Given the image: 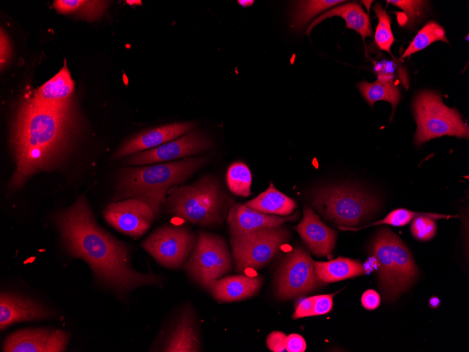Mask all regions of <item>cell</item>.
Returning <instances> with one entry per match:
<instances>
[{"mask_svg":"<svg viewBox=\"0 0 469 352\" xmlns=\"http://www.w3.org/2000/svg\"><path fill=\"white\" fill-rule=\"evenodd\" d=\"M55 221L68 252L86 261L106 285L125 292L160 282L159 277L132 268L127 247L96 223L85 197L59 212Z\"/></svg>","mask_w":469,"mask_h":352,"instance_id":"cell-1","label":"cell"},{"mask_svg":"<svg viewBox=\"0 0 469 352\" xmlns=\"http://www.w3.org/2000/svg\"><path fill=\"white\" fill-rule=\"evenodd\" d=\"M72 104L53 107L31 99L17 110L11 130L15 170L11 185H22L32 175L54 167L66 152L75 129Z\"/></svg>","mask_w":469,"mask_h":352,"instance_id":"cell-2","label":"cell"},{"mask_svg":"<svg viewBox=\"0 0 469 352\" xmlns=\"http://www.w3.org/2000/svg\"><path fill=\"white\" fill-rule=\"evenodd\" d=\"M208 160L204 156L155 165L122 169L119 176L118 198H138L145 202L158 216L167 194L184 183Z\"/></svg>","mask_w":469,"mask_h":352,"instance_id":"cell-3","label":"cell"},{"mask_svg":"<svg viewBox=\"0 0 469 352\" xmlns=\"http://www.w3.org/2000/svg\"><path fill=\"white\" fill-rule=\"evenodd\" d=\"M166 204L169 211L186 222L202 227H215L223 221L230 198L213 176H204L194 183L172 188Z\"/></svg>","mask_w":469,"mask_h":352,"instance_id":"cell-4","label":"cell"},{"mask_svg":"<svg viewBox=\"0 0 469 352\" xmlns=\"http://www.w3.org/2000/svg\"><path fill=\"white\" fill-rule=\"evenodd\" d=\"M378 263V282L387 301H393L414 282L418 269L409 249L389 228L378 230L371 247Z\"/></svg>","mask_w":469,"mask_h":352,"instance_id":"cell-5","label":"cell"},{"mask_svg":"<svg viewBox=\"0 0 469 352\" xmlns=\"http://www.w3.org/2000/svg\"><path fill=\"white\" fill-rule=\"evenodd\" d=\"M313 207L326 220L351 228L366 220L376 211L378 203L369 193L348 185H329L312 193Z\"/></svg>","mask_w":469,"mask_h":352,"instance_id":"cell-6","label":"cell"},{"mask_svg":"<svg viewBox=\"0 0 469 352\" xmlns=\"http://www.w3.org/2000/svg\"><path fill=\"white\" fill-rule=\"evenodd\" d=\"M413 110L417 124L414 141L417 145L442 136H469L468 126L460 113L447 106L435 91L419 92L414 99Z\"/></svg>","mask_w":469,"mask_h":352,"instance_id":"cell-7","label":"cell"},{"mask_svg":"<svg viewBox=\"0 0 469 352\" xmlns=\"http://www.w3.org/2000/svg\"><path fill=\"white\" fill-rule=\"evenodd\" d=\"M289 238V231L281 226L231 236L237 270L243 272L263 267L275 257Z\"/></svg>","mask_w":469,"mask_h":352,"instance_id":"cell-8","label":"cell"},{"mask_svg":"<svg viewBox=\"0 0 469 352\" xmlns=\"http://www.w3.org/2000/svg\"><path fill=\"white\" fill-rule=\"evenodd\" d=\"M184 268L202 287L209 290L211 283L231 269L227 245L218 235L199 232Z\"/></svg>","mask_w":469,"mask_h":352,"instance_id":"cell-9","label":"cell"},{"mask_svg":"<svg viewBox=\"0 0 469 352\" xmlns=\"http://www.w3.org/2000/svg\"><path fill=\"white\" fill-rule=\"evenodd\" d=\"M196 240L187 228L166 226L148 236L142 247L161 265L177 268L184 263L193 250Z\"/></svg>","mask_w":469,"mask_h":352,"instance_id":"cell-10","label":"cell"},{"mask_svg":"<svg viewBox=\"0 0 469 352\" xmlns=\"http://www.w3.org/2000/svg\"><path fill=\"white\" fill-rule=\"evenodd\" d=\"M318 283L314 261L303 249L296 247L281 264L275 287L280 299H289L312 291Z\"/></svg>","mask_w":469,"mask_h":352,"instance_id":"cell-11","label":"cell"},{"mask_svg":"<svg viewBox=\"0 0 469 352\" xmlns=\"http://www.w3.org/2000/svg\"><path fill=\"white\" fill-rule=\"evenodd\" d=\"M211 145V140L205 133L191 130L154 148L131 155L124 164L146 165L182 159L199 154Z\"/></svg>","mask_w":469,"mask_h":352,"instance_id":"cell-12","label":"cell"},{"mask_svg":"<svg viewBox=\"0 0 469 352\" xmlns=\"http://www.w3.org/2000/svg\"><path fill=\"white\" fill-rule=\"evenodd\" d=\"M103 216L114 228L133 237L144 235L155 218L151 207L138 198L110 204L105 209Z\"/></svg>","mask_w":469,"mask_h":352,"instance_id":"cell-13","label":"cell"},{"mask_svg":"<svg viewBox=\"0 0 469 352\" xmlns=\"http://www.w3.org/2000/svg\"><path fill=\"white\" fill-rule=\"evenodd\" d=\"M70 335L64 331L47 328H29L10 334L4 343L5 352H62L66 349Z\"/></svg>","mask_w":469,"mask_h":352,"instance_id":"cell-14","label":"cell"},{"mask_svg":"<svg viewBox=\"0 0 469 352\" xmlns=\"http://www.w3.org/2000/svg\"><path fill=\"white\" fill-rule=\"evenodd\" d=\"M194 126V122H178L140 132L125 141L114 153L112 157L117 159L154 148L181 136L191 131Z\"/></svg>","mask_w":469,"mask_h":352,"instance_id":"cell-15","label":"cell"},{"mask_svg":"<svg viewBox=\"0 0 469 352\" xmlns=\"http://www.w3.org/2000/svg\"><path fill=\"white\" fill-rule=\"evenodd\" d=\"M296 230L317 256H326L334 248L336 232L326 226L309 206L304 208L303 219Z\"/></svg>","mask_w":469,"mask_h":352,"instance_id":"cell-16","label":"cell"},{"mask_svg":"<svg viewBox=\"0 0 469 352\" xmlns=\"http://www.w3.org/2000/svg\"><path fill=\"white\" fill-rule=\"evenodd\" d=\"M298 218V215L279 216L264 214L248 207L245 204H232L227 214L230 236L246 234L259 229L281 226Z\"/></svg>","mask_w":469,"mask_h":352,"instance_id":"cell-17","label":"cell"},{"mask_svg":"<svg viewBox=\"0 0 469 352\" xmlns=\"http://www.w3.org/2000/svg\"><path fill=\"white\" fill-rule=\"evenodd\" d=\"M39 303L18 294L1 292L0 296V328L22 321L46 319L52 316Z\"/></svg>","mask_w":469,"mask_h":352,"instance_id":"cell-18","label":"cell"},{"mask_svg":"<svg viewBox=\"0 0 469 352\" xmlns=\"http://www.w3.org/2000/svg\"><path fill=\"white\" fill-rule=\"evenodd\" d=\"M74 82L67 68L66 60L60 71L39 86L30 99L43 106L61 107L72 103Z\"/></svg>","mask_w":469,"mask_h":352,"instance_id":"cell-19","label":"cell"},{"mask_svg":"<svg viewBox=\"0 0 469 352\" xmlns=\"http://www.w3.org/2000/svg\"><path fill=\"white\" fill-rule=\"evenodd\" d=\"M262 282L260 276L230 275L214 280L209 290L213 296L219 301H235L256 294L260 289Z\"/></svg>","mask_w":469,"mask_h":352,"instance_id":"cell-20","label":"cell"},{"mask_svg":"<svg viewBox=\"0 0 469 352\" xmlns=\"http://www.w3.org/2000/svg\"><path fill=\"white\" fill-rule=\"evenodd\" d=\"M164 351L194 352L200 351V341L193 312L185 309L171 329L163 348Z\"/></svg>","mask_w":469,"mask_h":352,"instance_id":"cell-21","label":"cell"},{"mask_svg":"<svg viewBox=\"0 0 469 352\" xmlns=\"http://www.w3.org/2000/svg\"><path fill=\"white\" fill-rule=\"evenodd\" d=\"M333 16H339L343 18L345 21L346 27L355 30L362 36L364 41L366 37L371 36L369 17L364 12L361 5L357 2H349L336 6L324 12L309 25L305 34L309 35L313 27L317 25L324 20Z\"/></svg>","mask_w":469,"mask_h":352,"instance_id":"cell-22","label":"cell"},{"mask_svg":"<svg viewBox=\"0 0 469 352\" xmlns=\"http://www.w3.org/2000/svg\"><path fill=\"white\" fill-rule=\"evenodd\" d=\"M245 204L253 210L281 216H290L297 207L296 202L276 189L272 183H270L266 190Z\"/></svg>","mask_w":469,"mask_h":352,"instance_id":"cell-23","label":"cell"},{"mask_svg":"<svg viewBox=\"0 0 469 352\" xmlns=\"http://www.w3.org/2000/svg\"><path fill=\"white\" fill-rule=\"evenodd\" d=\"M317 278L319 283L333 282L364 273L362 265L357 261L339 257L319 262L314 261Z\"/></svg>","mask_w":469,"mask_h":352,"instance_id":"cell-24","label":"cell"},{"mask_svg":"<svg viewBox=\"0 0 469 352\" xmlns=\"http://www.w3.org/2000/svg\"><path fill=\"white\" fill-rule=\"evenodd\" d=\"M357 87L371 107L378 100L390 103L392 107V117L401 98L400 91L394 82L377 79L369 83L362 81L357 84Z\"/></svg>","mask_w":469,"mask_h":352,"instance_id":"cell-25","label":"cell"},{"mask_svg":"<svg viewBox=\"0 0 469 352\" xmlns=\"http://www.w3.org/2000/svg\"><path fill=\"white\" fill-rule=\"evenodd\" d=\"M345 1L341 0H308L294 1L290 13L291 26L300 31L317 15Z\"/></svg>","mask_w":469,"mask_h":352,"instance_id":"cell-26","label":"cell"},{"mask_svg":"<svg viewBox=\"0 0 469 352\" xmlns=\"http://www.w3.org/2000/svg\"><path fill=\"white\" fill-rule=\"evenodd\" d=\"M437 41L449 43L444 29L436 22L430 21L416 34L400 57V60L409 57L411 54L425 48Z\"/></svg>","mask_w":469,"mask_h":352,"instance_id":"cell-27","label":"cell"},{"mask_svg":"<svg viewBox=\"0 0 469 352\" xmlns=\"http://www.w3.org/2000/svg\"><path fill=\"white\" fill-rule=\"evenodd\" d=\"M226 182L229 190L234 195L248 197L251 193V173L247 165L242 162H235L228 167Z\"/></svg>","mask_w":469,"mask_h":352,"instance_id":"cell-28","label":"cell"},{"mask_svg":"<svg viewBox=\"0 0 469 352\" xmlns=\"http://www.w3.org/2000/svg\"><path fill=\"white\" fill-rule=\"evenodd\" d=\"M374 11L378 20L375 32L376 44L392 56L390 48L395 39L391 30V18L379 3L374 6Z\"/></svg>","mask_w":469,"mask_h":352,"instance_id":"cell-29","label":"cell"},{"mask_svg":"<svg viewBox=\"0 0 469 352\" xmlns=\"http://www.w3.org/2000/svg\"><path fill=\"white\" fill-rule=\"evenodd\" d=\"M418 216H427L433 219H449L453 217L450 215H444L435 213L427 212H416L409 209L403 208L396 209L390 211L385 218L378 221L374 222L366 226L364 228L371 226H377L381 224H386L396 227H401L406 226L414 218Z\"/></svg>","mask_w":469,"mask_h":352,"instance_id":"cell-30","label":"cell"},{"mask_svg":"<svg viewBox=\"0 0 469 352\" xmlns=\"http://www.w3.org/2000/svg\"><path fill=\"white\" fill-rule=\"evenodd\" d=\"M387 3L391 4L401 8L406 20L404 25L413 27L416 25L424 16L425 6L428 1L421 0H388Z\"/></svg>","mask_w":469,"mask_h":352,"instance_id":"cell-31","label":"cell"},{"mask_svg":"<svg viewBox=\"0 0 469 352\" xmlns=\"http://www.w3.org/2000/svg\"><path fill=\"white\" fill-rule=\"evenodd\" d=\"M411 221V232L416 239L427 241L435 236L437 226L433 219L427 216H418Z\"/></svg>","mask_w":469,"mask_h":352,"instance_id":"cell-32","label":"cell"},{"mask_svg":"<svg viewBox=\"0 0 469 352\" xmlns=\"http://www.w3.org/2000/svg\"><path fill=\"white\" fill-rule=\"evenodd\" d=\"M107 4L103 1H84L76 13L88 20L95 19L104 13Z\"/></svg>","mask_w":469,"mask_h":352,"instance_id":"cell-33","label":"cell"},{"mask_svg":"<svg viewBox=\"0 0 469 352\" xmlns=\"http://www.w3.org/2000/svg\"><path fill=\"white\" fill-rule=\"evenodd\" d=\"M335 294L315 296L312 316L324 315L333 307V297Z\"/></svg>","mask_w":469,"mask_h":352,"instance_id":"cell-34","label":"cell"},{"mask_svg":"<svg viewBox=\"0 0 469 352\" xmlns=\"http://www.w3.org/2000/svg\"><path fill=\"white\" fill-rule=\"evenodd\" d=\"M286 335L278 331L271 332L267 337V346L273 352L287 351L285 347Z\"/></svg>","mask_w":469,"mask_h":352,"instance_id":"cell-35","label":"cell"},{"mask_svg":"<svg viewBox=\"0 0 469 352\" xmlns=\"http://www.w3.org/2000/svg\"><path fill=\"white\" fill-rule=\"evenodd\" d=\"M84 1V0H56L53 2V7L58 13L62 14L74 13Z\"/></svg>","mask_w":469,"mask_h":352,"instance_id":"cell-36","label":"cell"},{"mask_svg":"<svg viewBox=\"0 0 469 352\" xmlns=\"http://www.w3.org/2000/svg\"><path fill=\"white\" fill-rule=\"evenodd\" d=\"M315 296L303 299L296 306L293 318L294 319L312 316Z\"/></svg>","mask_w":469,"mask_h":352,"instance_id":"cell-37","label":"cell"},{"mask_svg":"<svg viewBox=\"0 0 469 352\" xmlns=\"http://www.w3.org/2000/svg\"><path fill=\"white\" fill-rule=\"evenodd\" d=\"M285 347L289 352H303L306 348V343L300 335L291 334L286 338Z\"/></svg>","mask_w":469,"mask_h":352,"instance_id":"cell-38","label":"cell"},{"mask_svg":"<svg viewBox=\"0 0 469 352\" xmlns=\"http://www.w3.org/2000/svg\"><path fill=\"white\" fill-rule=\"evenodd\" d=\"M362 304L367 310H374L381 304V297L377 292L374 289L365 291L361 299Z\"/></svg>","mask_w":469,"mask_h":352,"instance_id":"cell-39","label":"cell"},{"mask_svg":"<svg viewBox=\"0 0 469 352\" xmlns=\"http://www.w3.org/2000/svg\"><path fill=\"white\" fill-rule=\"evenodd\" d=\"M11 54V46L8 36L5 32L1 30V67H3L7 60L9 59Z\"/></svg>","mask_w":469,"mask_h":352,"instance_id":"cell-40","label":"cell"},{"mask_svg":"<svg viewBox=\"0 0 469 352\" xmlns=\"http://www.w3.org/2000/svg\"><path fill=\"white\" fill-rule=\"evenodd\" d=\"M364 273H370L378 268V263L374 256H371L362 266Z\"/></svg>","mask_w":469,"mask_h":352,"instance_id":"cell-41","label":"cell"},{"mask_svg":"<svg viewBox=\"0 0 469 352\" xmlns=\"http://www.w3.org/2000/svg\"><path fill=\"white\" fill-rule=\"evenodd\" d=\"M429 304L432 308H437L440 304V299L437 297L433 296L430 299Z\"/></svg>","mask_w":469,"mask_h":352,"instance_id":"cell-42","label":"cell"},{"mask_svg":"<svg viewBox=\"0 0 469 352\" xmlns=\"http://www.w3.org/2000/svg\"><path fill=\"white\" fill-rule=\"evenodd\" d=\"M237 2H238V4H239L240 6H242V7H246V8H247V7L251 6L253 4L254 1H251V0H240V1H238Z\"/></svg>","mask_w":469,"mask_h":352,"instance_id":"cell-43","label":"cell"}]
</instances>
